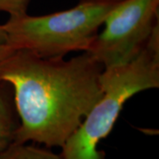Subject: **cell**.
<instances>
[{"instance_id":"1","label":"cell","mask_w":159,"mask_h":159,"mask_svg":"<svg viewBox=\"0 0 159 159\" xmlns=\"http://www.w3.org/2000/svg\"><path fill=\"white\" fill-rule=\"evenodd\" d=\"M103 66L88 52L68 60L16 50L0 63L11 86L20 125L14 143L61 148L102 96Z\"/></svg>"},{"instance_id":"2","label":"cell","mask_w":159,"mask_h":159,"mask_svg":"<svg viewBox=\"0 0 159 159\" xmlns=\"http://www.w3.org/2000/svg\"><path fill=\"white\" fill-rule=\"evenodd\" d=\"M102 96L61 148L62 159H105L97 146L110 134L127 100L159 87V26L146 46L128 63L103 68Z\"/></svg>"},{"instance_id":"3","label":"cell","mask_w":159,"mask_h":159,"mask_svg":"<svg viewBox=\"0 0 159 159\" xmlns=\"http://www.w3.org/2000/svg\"><path fill=\"white\" fill-rule=\"evenodd\" d=\"M123 0H80L68 10L42 16L9 17L6 43L44 58L86 51L106 17Z\"/></svg>"},{"instance_id":"4","label":"cell","mask_w":159,"mask_h":159,"mask_svg":"<svg viewBox=\"0 0 159 159\" xmlns=\"http://www.w3.org/2000/svg\"><path fill=\"white\" fill-rule=\"evenodd\" d=\"M159 0H123L111 11L85 52L103 68L133 60L159 26Z\"/></svg>"},{"instance_id":"5","label":"cell","mask_w":159,"mask_h":159,"mask_svg":"<svg viewBox=\"0 0 159 159\" xmlns=\"http://www.w3.org/2000/svg\"><path fill=\"white\" fill-rule=\"evenodd\" d=\"M20 125L13 89L0 80V152L14 143Z\"/></svg>"},{"instance_id":"6","label":"cell","mask_w":159,"mask_h":159,"mask_svg":"<svg viewBox=\"0 0 159 159\" xmlns=\"http://www.w3.org/2000/svg\"><path fill=\"white\" fill-rule=\"evenodd\" d=\"M0 159H62L60 154L28 143H12L0 152Z\"/></svg>"},{"instance_id":"7","label":"cell","mask_w":159,"mask_h":159,"mask_svg":"<svg viewBox=\"0 0 159 159\" xmlns=\"http://www.w3.org/2000/svg\"><path fill=\"white\" fill-rule=\"evenodd\" d=\"M30 0H0V11L9 13L10 17H20L28 14Z\"/></svg>"},{"instance_id":"8","label":"cell","mask_w":159,"mask_h":159,"mask_svg":"<svg viewBox=\"0 0 159 159\" xmlns=\"http://www.w3.org/2000/svg\"><path fill=\"white\" fill-rule=\"evenodd\" d=\"M16 51L13 47L7 44V43H0V63L4 61L6 57L11 55Z\"/></svg>"},{"instance_id":"9","label":"cell","mask_w":159,"mask_h":159,"mask_svg":"<svg viewBox=\"0 0 159 159\" xmlns=\"http://www.w3.org/2000/svg\"><path fill=\"white\" fill-rule=\"evenodd\" d=\"M6 33L2 25H0V43H6Z\"/></svg>"}]
</instances>
